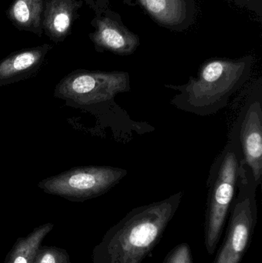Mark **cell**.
<instances>
[{
    "instance_id": "8fae6325",
    "label": "cell",
    "mask_w": 262,
    "mask_h": 263,
    "mask_svg": "<svg viewBox=\"0 0 262 263\" xmlns=\"http://www.w3.org/2000/svg\"><path fill=\"white\" fill-rule=\"evenodd\" d=\"M76 9V0H47L44 26L51 36L63 38L67 35Z\"/></svg>"
},
{
    "instance_id": "5b68a950",
    "label": "cell",
    "mask_w": 262,
    "mask_h": 263,
    "mask_svg": "<svg viewBox=\"0 0 262 263\" xmlns=\"http://www.w3.org/2000/svg\"><path fill=\"white\" fill-rule=\"evenodd\" d=\"M130 90V78L123 71H90L71 72L55 86L57 98L80 106L114 104L118 94Z\"/></svg>"
},
{
    "instance_id": "6da1fadb",
    "label": "cell",
    "mask_w": 262,
    "mask_h": 263,
    "mask_svg": "<svg viewBox=\"0 0 262 263\" xmlns=\"http://www.w3.org/2000/svg\"><path fill=\"white\" fill-rule=\"evenodd\" d=\"M183 197V192H178L131 210L95 247L93 263L143 262L163 237Z\"/></svg>"
},
{
    "instance_id": "7a4b0ae2",
    "label": "cell",
    "mask_w": 262,
    "mask_h": 263,
    "mask_svg": "<svg viewBox=\"0 0 262 263\" xmlns=\"http://www.w3.org/2000/svg\"><path fill=\"white\" fill-rule=\"evenodd\" d=\"M253 63L252 55L207 60L200 66L196 77H191L186 84L165 85L178 92L171 104L200 117L217 114L249 80Z\"/></svg>"
},
{
    "instance_id": "52a82bcc",
    "label": "cell",
    "mask_w": 262,
    "mask_h": 263,
    "mask_svg": "<svg viewBox=\"0 0 262 263\" xmlns=\"http://www.w3.org/2000/svg\"><path fill=\"white\" fill-rule=\"evenodd\" d=\"M235 122L245 165L259 186L262 177L261 80H258L249 92Z\"/></svg>"
},
{
    "instance_id": "4fadbf2b",
    "label": "cell",
    "mask_w": 262,
    "mask_h": 263,
    "mask_svg": "<svg viewBox=\"0 0 262 263\" xmlns=\"http://www.w3.org/2000/svg\"><path fill=\"white\" fill-rule=\"evenodd\" d=\"M43 10V0H15L9 15L15 24L32 28L39 25Z\"/></svg>"
},
{
    "instance_id": "9c48e42d",
    "label": "cell",
    "mask_w": 262,
    "mask_h": 263,
    "mask_svg": "<svg viewBox=\"0 0 262 263\" xmlns=\"http://www.w3.org/2000/svg\"><path fill=\"white\" fill-rule=\"evenodd\" d=\"M49 49L45 46L24 49L0 61V86L18 83L35 75Z\"/></svg>"
},
{
    "instance_id": "30bf717a",
    "label": "cell",
    "mask_w": 262,
    "mask_h": 263,
    "mask_svg": "<svg viewBox=\"0 0 262 263\" xmlns=\"http://www.w3.org/2000/svg\"><path fill=\"white\" fill-rule=\"evenodd\" d=\"M159 24L171 29L188 25L194 13V0H138Z\"/></svg>"
},
{
    "instance_id": "9a60e30c",
    "label": "cell",
    "mask_w": 262,
    "mask_h": 263,
    "mask_svg": "<svg viewBox=\"0 0 262 263\" xmlns=\"http://www.w3.org/2000/svg\"><path fill=\"white\" fill-rule=\"evenodd\" d=\"M163 263H193L189 244L181 243L174 247L168 253Z\"/></svg>"
},
{
    "instance_id": "8992f818",
    "label": "cell",
    "mask_w": 262,
    "mask_h": 263,
    "mask_svg": "<svg viewBox=\"0 0 262 263\" xmlns=\"http://www.w3.org/2000/svg\"><path fill=\"white\" fill-rule=\"evenodd\" d=\"M112 166H80L43 179L38 187L45 193L73 202H83L107 193L127 175Z\"/></svg>"
},
{
    "instance_id": "ba28073f",
    "label": "cell",
    "mask_w": 262,
    "mask_h": 263,
    "mask_svg": "<svg viewBox=\"0 0 262 263\" xmlns=\"http://www.w3.org/2000/svg\"><path fill=\"white\" fill-rule=\"evenodd\" d=\"M95 46L119 55H129L139 46V39L129 31L119 18L104 16L97 21L96 31L92 35Z\"/></svg>"
},
{
    "instance_id": "7c38bea8",
    "label": "cell",
    "mask_w": 262,
    "mask_h": 263,
    "mask_svg": "<svg viewBox=\"0 0 262 263\" xmlns=\"http://www.w3.org/2000/svg\"><path fill=\"white\" fill-rule=\"evenodd\" d=\"M53 227L52 223L44 224L35 228L26 237L18 238L6 256L5 263H32L37 250Z\"/></svg>"
},
{
    "instance_id": "3957f363",
    "label": "cell",
    "mask_w": 262,
    "mask_h": 263,
    "mask_svg": "<svg viewBox=\"0 0 262 263\" xmlns=\"http://www.w3.org/2000/svg\"><path fill=\"white\" fill-rule=\"evenodd\" d=\"M243 165L244 158L235 121L223 151L211 165L207 179L205 244L209 254L215 253L221 239Z\"/></svg>"
},
{
    "instance_id": "5bb4252c",
    "label": "cell",
    "mask_w": 262,
    "mask_h": 263,
    "mask_svg": "<svg viewBox=\"0 0 262 263\" xmlns=\"http://www.w3.org/2000/svg\"><path fill=\"white\" fill-rule=\"evenodd\" d=\"M32 263H72L66 250L55 247L41 246Z\"/></svg>"
},
{
    "instance_id": "277c9868",
    "label": "cell",
    "mask_w": 262,
    "mask_h": 263,
    "mask_svg": "<svg viewBox=\"0 0 262 263\" xmlns=\"http://www.w3.org/2000/svg\"><path fill=\"white\" fill-rule=\"evenodd\" d=\"M258 185L250 170L243 165L231 204L227 234L212 263H240L250 245L257 223Z\"/></svg>"
},
{
    "instance_id": "2e32d148",
    "label": "cell",
    "mask_w": 262,
    "mask_h": 263,
    "mask_svg": "<svg viewBox=\"0 0 262 263\" xmlns=\"http://www.w3.org/2000/svg\"><path fill=\"white\" fill-rule=\"evenodd\" d=\"M238 4L241 6H247L249 9L257 10L258 8L261 7V0H234Z\"/></svg>"
}]
</instances>
